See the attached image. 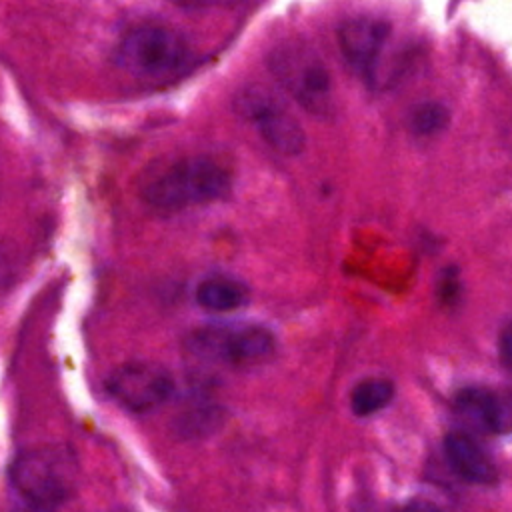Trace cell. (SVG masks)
Returning a JSON list of instances; mask_svg holds the SVG:
<instances>
[{
    "instance_id": "obj_1",
    "label": "cell",
    "mask_w": 512,
    "mask_h": 512,
    "mask_svg": "<svg viewBox=\"0 0 512 512\" xmlns=\"http://www.w3.org/2000/svg\"><path fill=\"white\" fill-rule=\"evenodd\" d=\"M232 176L214 158L188 156L158 162L140 180V196L160 210H182L222 200L230 192Z\"/></svg>"
},
{
    "instance_id": "obj_2",
    "label": "cell",
    "mask_w": 512,
    "mask_h": 512,
    "mask_svg": "<svg viewBox=\"0 0 512 512\" xmlns=\"http://www.w3.org/2000/svg\"><path fill=\"white\" fill-rule=\"evenodd\" d=\"M10 490L34 510H52L74 498L80 464L70 446L50 444L24 450L8 468Z\"/></svg>"
},
{
    "instance_id": "obj_3",
    "label": "cell",
    "mask_w": 512,
    "mask_h": 512,
    "mask_svg": "<svg viewBox=\"0 0 512 512\" xmlns=\"http://www.w3.org/2000/svg\"><path fill=\"white\" fill-rule=\"evenodd\" d=\"M268 68L282 88L310 114L328 116L334 110V86L322 56L302 40H286L272 48Z\"/></svg>"
},
{
    "instance_id": "obj_4",
    "label": "cell",
    "mask_w": 512,
    "mask_h": 512,
    "mask_svg": "<svg viewBox=\"0 0 512 512\" xmlns=\"http://www.w3.org/2000/svg\"><path fill=\"white\" fill-rule=\"evenodd\" d=\"M188 352L208 364L230 368H254L272 360L276 352L274 334L256 324L204 326L186 340Z\"/></svg>"
},
{
    "instance_id": "obj_5",
    "label": "cell",
    "mask_w": 512,
    "mask_h": 512,
    "mask_svg": "<svg viewBox=\"0 0 512 512\" xmlns=\"http://www.w3.org/2000/svg\"><path fill=\"white\" fill-rule=\"evenodd\" d=\"M188 46L180 34L164 26H138L130 30L116 50L118 64L130 74L162 78L188 62Z\"/></svg>"
},
{
    "instance_id": "obj_6",
    "label": "cell",
    "mask_w": 512,
    "mask_h": 512,
    "mask_svg": "<svg viewBox=\"0 0 512 512\" xmlns=\"http://www.w3.org/2000/svg\"><path fill=\"white\" fill-rule=\"evenodd\" d=\"M234 108L276 152L294 156L304 150L306 136L300 122L264 88L248 86L240 90Z\"/></svg>"
},
{
    "instance_id": "obj_7",
    "label": "cell",
    "mask_w": 512,
    "mask_h": 512,
    "mask_svg": "<svg viewBox=\"0 0 512 512\" xmlns=\"http://www.w3.org/2000/svg\"><path fill=\"white\" fill-rule=\"evenodd\" d=\"M106 390L126 410L144 414L160 408L174 392L172 374L154 362H128L116 368Z\"/></svg>"
},
{
    "instance_id": "obj_8",
    "label": "cell",
    "mask_w": 512,
    "mask_h": 512,
    "mask_svg": "<svg viewBox=\"0 0 512 512\" xmlns=\"http://www.w3.org/2000/svg\"><path fill=\"white\" fill-rule=\"evenodd\" d=\"M388 34L390 26L384 20L372 16H356L340 26V52L352 72L358 74L364 82H374Z\"/></svg>"
},
{
    "instance_id": "obj_9",
    "label": "cell",
    "mask_w": 512,
    "mask_h": 512,
    "mask_svg": "<svg viewBox=\"0 0 512 512\" xmlns=\"http://www.w3.org/2000/svg\"><path fill=\"white\" fill-rule=\"evenodd\" d=\"M456 414L474 430L484 434H506L510 430L508 402L484 386H466L454 396Z\"/></svg>"
},
{
    "instance_id": "obj_10",
    "label": "cell",
    "mask_w": 512,
    "mask_h": 512,
    "mask_svg": "<svg viewBox=\"0 0 512 512\" xmlns=\"http://www.w3.org/2000/svg\"><path fill=\"white\" fill-rule=\"evenodd\" d=\"M444 454L450 468L466 482L492 486L498 482V468L480 442L462 432H450L444 438Z\"/></svg>"
},
{
    "instance_id": "obj_11",
    "label": "cell",
    "mask_w": 512,
    "mask_h": 512,
    "mask_svg": "<svg viewBox=\"0 0 512 512\" xmlns=\"http://www.w3.org/2000/svg\"><path fill=\"white\" fill-rule=\"evenodd\" d=\"M196 302L208 312H234L248 304L250 290L244 282L228 276H212L198 284Z\"/></svg>"
},
{
    "instance_id": "obj_12",
    "label": "cell",
    "mask_w": 512,
    "mask_h": 512,
    "mask_svg": "<svg viewBox=\"0 0 512 512\" xmlns=\"http://www.w3.org/2000/svg\"><path fill=\"white\" fill-rule=\"evenodd\" d=\"M394 384L388 378H366L350 394V408L356 416H372L394 398Z\"/></svg>"
},
{
    "instance_id": "obj_13",
    "label": "cell",
    "mask_w": 512,
    "mask_h": 512,
    "mask_svg": "<svg viewBox=\"0 0 512 512\" xmlns=\"http://www.w3.org/2000/svg\"><path fill=\"white\" fill-rule=\"evenodd\" d=\"M450 122V112L440 102H422L408 114V128L420 138H432L440 134Z\"/></svg>"
},
{
    "instance_id": "obj_14",
    "label": "cell",
    "mask_w": 512,
    "mask_h": 512,
    "mask_svg": "<svg viewBox=\"0 0 512 512\" xmlns=\"http://www.w3.org/2000/svg\"><path fill=\"white\" fill-rule=\"evenodd\" d=\"M182 422V432H186L188 436H196V434H206L208 430H212L218 422L220 416L216 410L212 408H204V410H196V412H188L180 418Z\"/></svg>"
},
{
    "instance_id": "obj_15",
    "label": "cell",
    "mask_w": 512,
    "mask_h": 512,
    "mask_svg": "<svg viewBox=\"0 0 512 512\" xmlns=\"http://www.w3.org/2000/svg\"><path fill=\"white\" fill-rule=\"evenodd\" d=\"M440 294H442V300L448 302V304H452L458 298V294H460V280H458V274L454 270H450V272L446 270L444 280L440 284Z\"/></svg>"
},
{
    "instance_id": "obj_16",
    "label": "cell",
    "mask_w": 512,
    "mask_h": 512,
    "mask_svg": "<svg viewBox=\"0 0 512 512\" xmlns=\"http://www.w3.org/2000/svg\"><path fill=\"white\" fill-rule=\"evenodd\" d=\"M500 356H502L504 364L508 366V356H510V332H508V328L502 332V338H500Z\"/></svg>"
},
{
    "instance_id": "obj_17",
    "label": "cell",
    "mask_w": 512,
    "mask_h": 512,
    "mask_svg": "<svg viewBox=\"0 0 512 512\" xmlns=\"http://www.w3.org/2000/svg\"><path fill=\"white\" fill-rule=\"evenodd\" d=\"M186 4H194V6H214V4H228L232 0H182Z\"/></svg>"
}]
</instances>
